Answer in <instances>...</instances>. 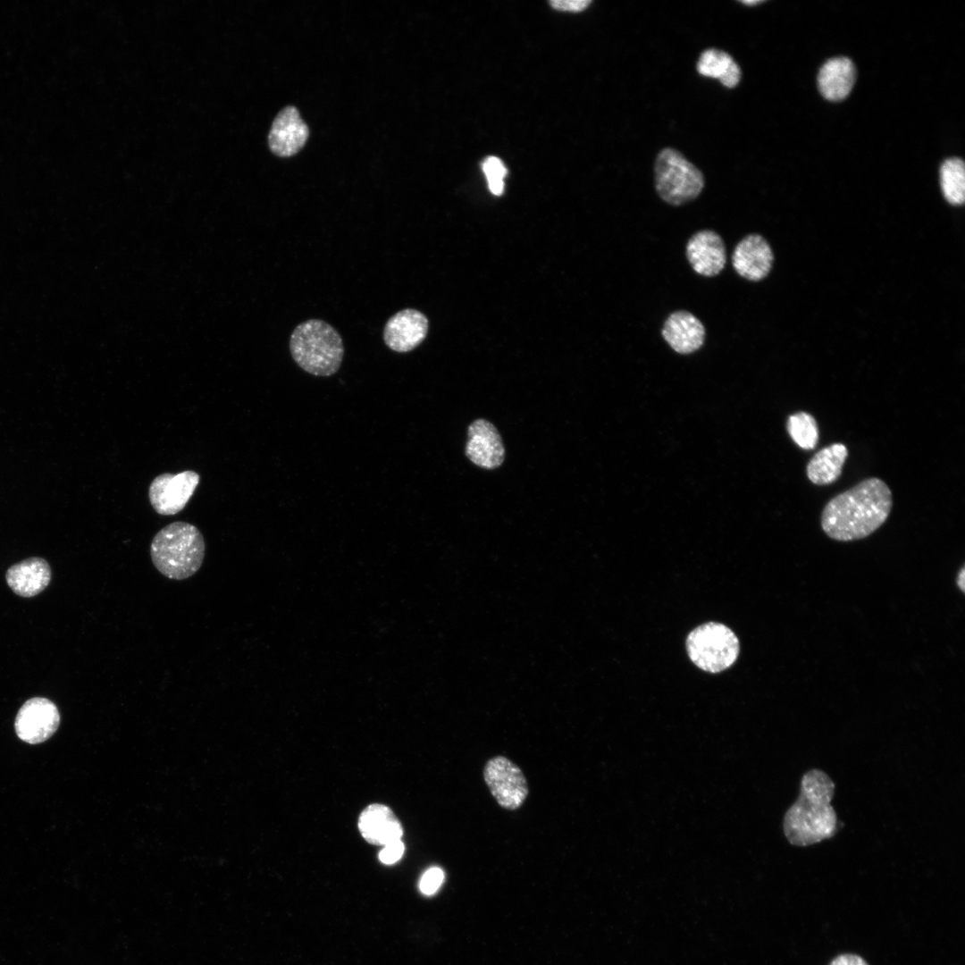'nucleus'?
<instances>
[{
    "label": "nucleus",
    "instance_id": "nucleus-1",
    "mask_svg": "<svg viewBox=\"0 0 965 965\" xmlns=\"http://www.w3.org/2000/svg\"><path fill=\"white\" fill-rule=\"evenodd\" d=\"M892 506L887 484L877 477L868 478L827 502L821 514V528L835 541L860 540L886 521Z\"/></svg>",
    "mask_w": 965,
    "mask_h": 965
},
{
    "label": "nucleus",
    "instance_id": "nucleus-2",
    "mask_svg": "<svg viewBox=\"0 0 965 965\" xmlns=\"http://www.w3.org/2000/svg\"><path fill=\"white\" fill-rule=\"evenodd\" d=\"M206 542L199 529L185 521L163 527L150 544L155 567L172 580H184L195 575L205 558Z\"/></svg>",
    "mask_w": 965,
    "mask_h": 965
},
{
    "label": "nucleus",
    "instance_id": "nucleus-3",
    "mask_svg": "<svg viewBox=\"0 0 965 965\" xmlns=\"http://www.w3.org/2000/svg\"><path fill=\"white\" fill-rule=\"evenodd\" d=\"M293 360L305 372L331 376L340 367L344 356L341 336L328 323L310 319L298 324L290 339Z\"/></svg>",
    "mask_w": 965,
    "mask_h": 965
},
{
    "label": "nucleus",
    "instance_id": "nucleus-4",
    "mask_svg": "<svg viewBox=\"0 0 965 965\" xmlns=\"http://www.w3.org/2000/svg\"><path fill=\"white\" fill-rule=\"evenodd\" d=\"M655 189L659 197L671 206H682L699 197L705 179L703 173L677 150L666 147L654 164Z\"/></svg>",
    "mask_w": 965,
    "mask_h": 965
},
{
    "label": "nucleus",
    "instance_id": "nucleus-5",
    "mask_svg": "<svg viewBox=\"0 0 965 965\" xmlns=\"http://www.w3.org/2000/svg\"><path fill=\"white\" fill-rule=\"evenodd\" d=\"M686 650L699 668L718 673L737 659L740 645L735 634L726 625L709 622L694 628L687 636Z\"/></svg>",
    "mask_w": 965,
    "mask_h": 965
},
{
    "label": "nucleus",
    "instance_id": "nucleus-6",
    "mask_svg": "<svg viewBox=\"0 0 965 965\" xmlns=\"http://www.w3.org/2000/svg\"><path fill=\"white\" fill-rule=\"evenodd\" d=\"M832 789L833 785L827 780L817 794L816 801H812L811 794L806 788L807 793L801 797V802L794 805L785 817V833L792 842L808 843L830 835L835 824V816L830 806H827Z\"/></svg>",
    "mask_w": 965,
    "mask_h": 965
},
{
    "label": "nucleus",
    "instance_id": "nucleus-7",
    "mask_svg": "<svg viewBox=\"0 0 965 965\" xmlns=\"http://www.w3.org/2000/svg\"><path fill=\"white\" fill-rule=\"evenodd\" d=\"M483 779L497 803L504 810H518L529 794L522 769L508 758L497 755L483 767Z\"/></svg>",
    "mask_w": 965,
    "mask_h": 965
},
{
    "label": "nucleus",
    "instance_id": "nucleus-8",
    "mask_svg": "<svg viewBox=\"0 0 965 965\" xmlns=\"http://www.w3.org/2000/svg\"><path fill=\"white\" fill-rule=\"evenodd\" d=\"M199 481L200 475L192 470L161 474L149 485L150 504L159 515H175L186 507Z\"/></svg>",
    "mask_w": 965,
    "mask_h": 965
},
{
    "label": "nucleus",
    "instance_id": "nucleus-9",
    "mask_svg": "<svg viewBox=\"0 0 965 965\" xmlns=\"http://www.w3.org/2000/svg\"><path fill=\"white\" fill-rule=\"evenodd\" d=\"M60 714L55 704L46 698L28 700L19 709L14 727L18 737L30 744L49 739L57 730Z\"/></svg>",
    "mask_w": 965,
    "mask_h": 965
},
{
    "label": "nucleus",
    "instance_id": "nucleus-10",
    "mask_svg": "<svg viewBox=\"0 0 965 965\" xmlns=\"http://www.w3.org/2000/svg\"><path fill=\"white\" fill-rule=\"evenodd\" d=\"M428 326V319L422 312L405 308L386 322L382 336L384 343L395 352H409L424 341Z\"/></svg>",
    "mask_w": 965,
    "mask_h": 965
},
{
    "label": "nucleus",
    "instance_id": "nucleus-11",
    "mask_svg": "<svg viewBox=\"0 0 965 965\" xmlns=\"http://www.w3.org/2000/svg\"><path fill=\"white\" fill-rule=\"evenodd\" d=\"M734 271L743 279L759 281L770 273L774 254L768 242L759 234H749L735 246L732 257Z\"/></svg>",
    "mask_w": 965,
    "mask_h": 965
},
{
    "label": "nucleus",
    "instance_id": "nucleus-12",
    "mask_svg": "<svg viewBox=\"0 0 965 965\" xmlns=\"http://www.w3.org/2000/svg\"><path fill=\"white\" fill-rule=\"evenodd\" d=\"M685 254L693 271L705 277L719 274L726 264L725 243L712 230L699 231L692 235Z\"/></svg>",
    "mask_w": 965,
    "mask_h": 965
},
{
    "label": "nucleus",
    "instance_id": "nucleus-13",
    "mask_svg": "<svg viewBox=\"0 0 965 965\" xmlns=\"http://www.w3.org/2000/svg\"><path fill=\"white\" fill-rule=\"evenodd\" d=\"M309 130L295 106L281 109L274 118L268 135V145L273 153L288 157L295 155L305 145Z\"/></svg>",
    "mask_w": 965,
    "mask_h": 965
},
{
    "label": "nucleus",
    "instance_id": "nucleus-14",
    "mask_svg": "<svg viewBox=\"0 0 965 965\" xmlns=\"http://www.w3.org/2000/svg\"><path fill=\"white\" fill-rule=\"evenodd\" d=\"M466 457L475 465L486 469L499 466L505 457V449L496 427L484 419H477L468 427Z\"/></svg>",
    "mask_w": 965,
    "mask_h": 965
},
{
    "label": "nucleus",
    "instance_id": "nucleus-15",
    "mask_svg": "<svg viewBox=\"0 0 965 965\" xmlns=\"http://www.w3.org/2000/svg\"><path fill=\"white\" fill-rule=\"evenodd\" d=\"M661 334L676 352L691 354L703 345L706 330L693 314L686 310H677L666 318Z\"/></svg>",
    "mask_w": 965,
    "mask_h": 965
},
{
    "label": "nucleus",
    "instance_id": "nucleus-16",
    "mask_svg": "<svg viewBox=\"0 0 965 965\" xmlns=\"http://www.w3.org/2000/svg\"><path fill=\"white\" fill-rule=\"evenodd\" d=\"M358 828L365 841L375 845H386L400 840L403 835L401 823L386 805L373 803L361 812Z\"/></svg>",
    "mask_w": 965,
    "mask_h": 965
},
{
    "label": "nucleus",
    "instance_id": "nucleus-17",
    "mask_svg": "<svg viewBox=\"0 0 965 965\" xmlns=\"http://www.w3.org/2000/svg\"><path fill=\"white\" fill-rule=\"evenodd\" d=\"M51 569L44 558H29L12 566L6 572L9 587L21 597L40 593L50 583Z\"/></svg>",
    "mask_w": 965,
    "mask_h": 965
},
{
    "label": "nucleus",
    "instance_id": "nucleus-18",
    "mask_svg": "<svg viewBox=\"0 0 965 965\" xmlns=\"http://www.w3.org/2000/svg\"><path fill=\"white\" fill-rule=\"evenodd\" d=\"M855 80V68L846 57H835L826 62L818 76V88L822 96L831 101L845 98Z\"/></svg>",
    "mask_w": 965,
    "mask_h": 965
},
{
    "label": "nucleus",
    "instance_id": "nucleus-19",
    "mask_svg": "<svg viewBox=\"0 0 965 965\" xmlns=\"http://www.w3.org/2000/svg\"><path fill=\"white\" fill-rule=\"evenodd\" d=\"M848 456L843 443H833L818 450L808 462L806 474L811 482L827 485L835 482Z\"/></svg>",
    "mask_w": 965,
    "mask_h": 965
},
{
    "label": "nucleus",
    "instance_id": "nucleus-20",
    "mask_svg": "<svg viewBox=\"0 0 965 965\" xmlns=\"http://www.w3.org/2000/svg\"><path fill=\"white\" fill-rule=\"evenodd\" d=\"M699 74L717 79L729 88H735L742 78V70L731 55L717 48H708L701 52L696 63Z\"/></svg>",
    "mask_w": 965,
    "mask_h": 965
},
{
    "label": "nucleus",
    "instance_id": "nucleus-21",
    "mask_svg": "<svg viewBox=\"0 0 965 965\" xmlns=\"http://www.w3.org/2000/svg\"><path fill=\"white\" fill-rule=\"evenodd\" d=\"M940 182L944 198L952 205H961L965 199L964 163L960 158L945 160L940 169Z\"/></svg>",
    "mask_w": 965,
    "mask_h": 965
},
{
    "label": "nucleus",
    "instance_id": "nucleus-22",
    "mask_svg": "<svg viewBox=\"0 0 965 965\" xmlns=\"http://www.w3.org/2000/svg\"><path fill=\"white\" fill-rule=\"evenodd\" d=\"M787 432L793 441L803 449H813L818 444V424L807 412L800 411L791 415L787 419Z\"/></svg>",
    "mask_w": 965,
    "mask_h": 965
},
{
    "label": "nucleus",
    "instance_id": "nucleus-23",
    "mask_svg": "<svg viewBox=\"0 0 965 965\" xmlns=\"http://www.w3.org/2000/svg\"><path fill=\"white\" fill-rule=\"evenodd\" d=\"M482 169L491 193L497 196L501 195L504 189L503 178L507 174L503 163L495 156H490L484 161Z\"/></svg>",
    "mask_w": 965,
    "mask_h": 965
},
{
    "label": "nucleus",
    "instance_id": "nucleus-24",
    "mask_svg": "<svg viewBox=\"0 0 965 965\" xmlns=\"http://www.w3.org/2000/svg\"><path fill=\"white\" fill-rule=\"evenodd\" d=\"M444 879V873L440 868H431L421 877L419 888L426 895L434 894Z\"/></svg>",
    "mask_w": 965,
    "mask_h": 965
},
{
    "label": "nucleus",
    "instance_id": "nucleus-25",
    "mask_svg": "<svg viewBox=\"0 0 965 965\" xmlns=\"http://www.w3.org/2000/svg\"><path fill=\"white\" fill-rule=\"evenodd\" d=\"M405 846L401 840L391 842L384 845L379 853V859L384 864H393L401 858Z\"/></svg>",
    "mask_w": 965,
    "mask_h": 965
},
{
    "label": "nucleus",
    "instance_id": "nucleus-26",
    "mask_svg": "<svg viewBox=\"0 0 965 965\" xmlns=\"http://www.w3.org/2000/svg\"><path fill=\"white\" fill-rule=\"evenodd\" d=\"M592 1L590 0H555L550 2L551 6L560 11L580 12L584 10Z\"/></svg>",
    "mask_w": 965,
    "mask_h": 965
},
{
    "label": "nucleus",
    "instance_id": "nucleus-27",
    "mask_svg": "<svg viewBox=\"0 0 965 965\" xmlns=\"http://www.w3.org/2000/svg\"><path fill=\"white\" fill-rule=\"evenodd\" d=\"M829 965H868V963L857 954L844 953L834 958Z\"/></svg>",
    "mask_w": 965,
    "mask_h": 965
},
{
    "label": "nucleus",
    "instance_id": "nucleus-28",
    "mask_svg": "<svg viewBox=\"0 0 965 965\" xmlns=\"http://www.w3.org/2000/svg\"><path fill=\"white\" fill-rule=\"evenodd\" d=\"M964 574H965V570H964V566H962L960 572L958 573V576H957V585H958V587L961 589V591L962 592H964V579H965Z\"/></svg>",
    "mask_w": 965,
    "mask_h": 965
},
{
    "label": "nucleus",
    "instance_id": "nucleus-29",
    "mask_svg": "<svg viewBox=\"0 0 965 965\" xmlns=\"http://www.w3.org/2000/svg\"><path fill=\"white\" fill-rule=\"evenodd\" d=\"M741 2L743 4H747V5H754V4L761 3L762 1H741Z\"/></svg>",
    "mask_w": 965,
    "mask_h": 965
}]
</instances>
